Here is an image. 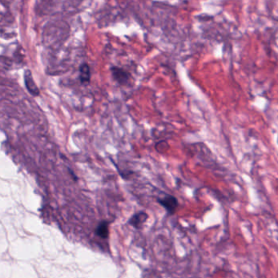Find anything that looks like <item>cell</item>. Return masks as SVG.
Returning a JSON list of instances; mask_svg holds the SVG:
<instances>
[{
  "instance_id": "6da1fadb",
  "label": "cell",
  "mask_w": 278,
  "mask_h": 278,
  "mask_svg": "<svg viewBox=\"0 0 278 278\" xmlns=\"http://www.w3.org/2000/svg\"><path fill=\"white\" fill-rule=\"evenodd\" d=\"M111 74L113 79L120 85L128 84L130 80V74L122 68L112 66L110 68Z\"/></svg>"
},
{
  "instance_id": "7a4b0ae2",
  "label": "cell",
  "mask_w": 278,
  "mask_h": 278,
  "mask_svg": "<svg viewBox=\"0 0 278 278\" xmlns=\"http://www.w3.org/2000/svg\"><path fill=\"white\" fill-rule=\"evenodd\" d=\"M25 85L26 90L29 93L33 96H39L40 95V90L38 87L37 84L35 83V79L33 78L32 73L31 70H26L24 73Z\"/></svg>"
},
{
  "instance_id": "3957f363",
  "label": "cell",
  "mask_w": 278,
  "mask_h": 278,
  "mask_svg": "<svg viewBox=\"0 0 278 278\" xmlns=\"http://www.w3.org/2000/svg\"><path fill=\"white\" fill-rule=\"evenodd\" d=\"M159 202L171 215L175 213L179 205L177 198L172 195H165L163 198H159Z\"/></svg>"
},
{
  "instance_id": "277c9868",
  "label": "cell",
  "mask_w": 278,
  "mask_h": 278,
  "mask_svg": "<svg viewBox=\"0 0 278 278\" xmlns=\"http://www.w3.org/2000/svg\"><path fill=\"white\" fill-rule=\"evenodd\" d=\"M79 81L83 84H87L89 83L91 81V69H90L89 65L87 63H82L79 66Z\"/></svg>"
},
{
  "instance_id": "5b68a950",
  "label": "cell",
  "mask_w": 278,
  "mask_h": 278,
  "mask_svg": "<svg viewBox=\"0 0 278 278\" xmlns=\"http://www.w3.org/2000/svg\"><path fill=\"white\" fill-rule=\"evenodd\" d=\"M147 217L148 216L145 212H140V213L135 214V215H133L132 217L130 218V225H132L135 228H139L144 224V222L146 221Z\"/></svg>"
},
{
  "instance_id": "8992f818",
  "label": "cell",
  "mask_w": 278,
  "mask_h": 278,
  "mask_svg": "<svg viewBox=\"0 0 278 278\" xmlns=\"http://www.w3.org/2000/svg\"><path fill=\"white\" fill-rule=\"evenodd\" d=\"M96 233L101 238H107L109 235V223L106 221L101 222L96 228Z\"/></svg>"
}]
</instances>
